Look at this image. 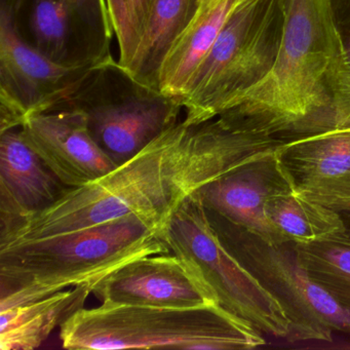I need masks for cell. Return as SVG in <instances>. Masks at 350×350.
Returning <instances> with one entry per match:
<instances>
[{
  "label": "cell",
  "instance_id": "1",
  "mask_svg": "<svg viewBox=\"0 0 350 350\" xmlns=\"http://www.w3.org/2000/svg\"><path fill=\"white\" fill-rule=\"evenodd\" d=\"M284 140L237 130L220 118L180 120L124 165L0 232V245L77 230L136 214L165 226L202 186Z\"/></svg>",
  "mask_w": 350,
  "mask_h": 350
},
{
  "label": "cell",
  "instance_id": "2",
  "mask_svg": "<svg viewBox=\"0 0 350 350\" xmlns=\"http://www.w3.org/2000/svg\"><path fill=\"white\" fill-rule=\"evenodd\" d=\"M273 68L219 116L237 130L292 141L336 129L341 46L329 0H284Z\"/></svg>",
  "mask_w": 350,
  "mask_h": 350
},
{
  "label": "cell",
  "instance_id": "3",
  "mask_svg": "<svg viewBox=\"0 0 350 350\" xmlns=\"http://www.w3.org/2000/svg\"><path fill=\"white\" fill-rule=\"evenodd\" d=\"M163 227L131 214L77 230L0 245V310L70 286L95 284L133 260L171 253Z\"/></svg>",
  "mask_w": 350,
  "mask_h": 350
},
{
  "label": "cell",
  "instance_id": "4",
  "mask_svg": "<svg viewBox=\"0 0 350 350\" xmlns=\"http://www.w3.org/2000/svg\"><path fill=\"white\" fill-rule=\"evenodd\" d=\"M70 350L253 349L262 332L216 303L190 308L101 304L81 308L60 327Z\"/></svg>",
  "mask_w": 350,
  "mask_h": 350
},
{
  "label": "cell",
  "instance_id": "5",
  "mask_svg": "<svg viewBox=\"0 0 350 350\" xmlns=\"http://www.w3.org/2000/svg\"><path fill=\"white\" fill-rule=\"evenodd\" d=\"M284 0H243L225 22L181 102L184 120L218 118L273 68L284 34Z\"/></svg>",
  "mask_w": 350,
  "mask_h": 350
},
{
  "label": "cell",
  "instance_id": "6",
  "mask_svg": "<svg viewBox=\"0 0 350 350\" xmlns=\"http://www.w3.org/2000/svg\"><path fill=\"white\" fill-rule=\"evenodd\" d=\"M83 112L100 148L124 165L179 122L181 100L135 79L109 57L94 65L56 109Z\"/></svg>",
  "mask_w": 350,
  "mask_h": 350
},
{
  "label": "cell",
  "instance_id": "7",
  "mask_svg": "<svg viewBox=\"0 0 350 350\" xmlns=\"http://www.w3.org/2000/svg\"><path fill=\"white\" fill-rule=\"evenodd\" d=\"M224 247L284 309L290 342H331L334 332L350 334V309L340 304L307 271L296 243L273 245L204 208Z\"/></svg>",
  "mask_w": 350,
  "mask_h": 350
},
{
  "label": "cell",
  "instance_id": "8",
  "mask_svg": "<svg viewBox=\"0 0 350 350\" xmlns=\"http://www.w3.org/2000/svg\"><path fill=\"white\" fill-rule=\"evenodd\" d=\"M167 245L217 304L262 333L288 338L290 321L275 298L224 247L204 206L190 196L163 227Z\"/></svg>",
  "mask_w": 350,
  "mask_h": 350
},
{
  "label": "cell",
  "instance_id": "9",
  "mask_svg": "<svg viewBox=\"0 0 350 350\" xmlns=\"http://www.w3.org/2000/svg\"><path fill=\"white\" fill-rule=\"evenodd\" d=\"M28 46L58 64L94 66L111 57L107 0H1Z\"/></svg>",
  "mask_w": 350,
  "mask_h": 350
},
{
  "label": "cell",
  "instance_id": "10",
  "mask_svg": "<svg viewBox=\"0 0 350 350\" xmlns=\"http://www.w3.org/2000/svg\"><path fill=\"white\" fill-rule=\"evenodd\" d=\"M89 67H67L46 58L16 33L11 14L0 8V134L21 128L28 116L58 108Z\"/></svg>",
  "mask_w": 350,
  "mask_h": 350
},
{
  "label": "cell",
  "instance_id": "11",
  "mask_svg": "<svg viewBox=\"0 0 350 350\" xmlns=\"http://www.w3.org/2000/svg\"><path fill=\"white\" fill-rule=\"evenodd\" d=\"M280 146L260 153L204 184L192 196L206 210L268 243L280 245L291 241L270 221L266 211L271 198L295 191L278 157Z\"/></svg>",
  "mask_w": 350,
  "mask_h": 350
},
{
  "label": "cell",
  "instance_id": "12",
  "mask_svg": "<svg viewBox=\"0 0 350 350\" xmlns=\"http://www.w3.org/2000/svg\"><path fill=\"white\" fill-rule=\"evenodd\" d=\"M93 294L105 305L190 308L215 303L173 253L120 266L93 284Z\"/></svg>",
  "mask_w": 350,
  "mask_h": 350
},
{
  "label": "cell",
  "instance_id": "13",
  "mask_svg": "<svg viewBox=\"0 0 350 350\" xmlns=\"http://www.w3.org/2000/svg\"><path fill=\"white\" fill-rule=\"evenodd\" d=\"M21 131L26 142L67 187L87 185L118 167L94 140L79 110L31 114Z\"/></svg>",
  "mask_w": 350,
  "mask_h": 350
},
{
  "label": "cell",
  "instance_id": "14",
  "mask_svg": "<svg viewBox=\"0 0 350 350\" xmlns=\"http://www.w3.org/2000/svg\"><path fill=\"white\" fill-rule=\"evenodd\" d=\"M278 153L295 192L336 212L350 206V128L288 141Z\"/></svg>",
  "mask_w": 350,
  "mask_h": 350
},
{
  "label": "cell",
  "instance_id": "15",
  "mask_svg": "<svg viewBox=\"0 0 350 350\" xmlns=\"http://www.w3.org/2000/svg\"><path fill=\"white\" fill-rule=\"evenodd\" d=\"M68 189L26 142L21 128L0 134V231L46 210Z\"/></svg>",
  "mask_w": 350,
  "mask_h": 350
},
{
  "label": "cell",
  "instance_id": "16",
  "mask_svg": "<svg viewBox=\"0 0 350 350\" xmlns=\"http://www.w3.org/2000/svg\"><path fill=\"white\" fill-rule=\"evenodd\" d=\"M243 0H204L161 65L159 89L182 100L196 71L206 58L225 22Z\"/></svg>",
  "mask_w": 350,
  "mask_h": 350
},
{
  "label": "cell",
  "instance_id": "17",
  "mask_svg": "<svg viewBox=\"0 0 350 350\" xmlns=\"http://www.w3.org/2000/svg\"><path fill=\"white\" fill-rule=\"evenodd\" d=\"M94 284L60 291L40 300L0 310V349L33 350L85 307Z\"/></svg>",
  "mask_w": 350,
  "mask_h": 350
},
{
  "label": "cell",
  "instance_id": "18",
  "mask_svg": "<svg viewBox=\"0 0 350 350\" xmlns=\"http://www.w3.org/2000/svg\"><path fill=\"white\" fill-rule=\"evenodd\" d=\"M200 7V0H154L136 54L126 69L144 85L159 89L161 65Z\"/></svg>",
  "mask_w": 350,
  "mask_h": 350
},
{
  "label": "cell",
  "instance_id": "19",
  "mask_svg": "<svg viewBox=\"0 0 350 350\" xmlns=\"http://www.w3.org/2000/svg\"><path fill=\"white\" fill-rule=\"evenodd\" d=\"M266 211L284 237L296 243L329 241L344 230L339 213L295 191L271 198Z\"/></svg>",
  "mask_w": 350,
  "mask_h": 350
},
{
  "label": "cell",
  "instance_id": "20",
  "mask_svg": "<svg viewBox=\"0 0 350 350\" xmlns=\"http://www.w3.org/2000/svg\"><path fill=\"white\" fill-rule=\"evenodd\" d=\"M308 273L350 309V247L332 241L296 243Z\"/></svg>",
  "mask_w": 350,
  "mask_h": 350
},
{
  "label": "cell",
  "instance_id": "21",
  "mask_svg": "<svg viewBox=\"0 0 350 350\" xmlns=\"http://www.w3.org/2000/svg\"><path fill=\"white\" fill-rule=\"evenodd\" d=\"M332 19L341 46L336 96V129L350 128V0H329Z\"/></svg>",
  "mask_w": 350,
  "mask_h": 350
},
{
  "label": "cell",
  "instance_id": "22",
  "mask_svg": "<svg viewBox=\"0 0 350 350\" xmlns=\"http://www.w3.org/2000/svg\"><path fill=\"white\" fill-rule=\"evenodd\" d=\"M107 5L109 8L110 16H111L114 36H116L118 48H120L118 62L122 66L126 68L134 58L136 46H135L134 38H133L126 1L124 0H107Z\"/></svg>",
  "mask_w": 350,
  "mask_h": 350
},
{
  "label": "cell",
  "instance_id": "23",
  "mask_svg": "<svg viewBox=\"0 0 350 350\" xmlns=\"http://www.w3.org/2000/svg\"><path fill=\"white\" fill-rule=\"evenodd\" d=\"M124 1H126V10H128L129 19H130L133 38H134L137 52L141 36L144 31L154 0H124Z\"/></svg>",
  "mask_w": 350,
  "mask_h": 350
},
{
  "label": "cell",
  "instance_id": "24",
  "mask_svg": "<svg viewBox=\"0 0 350 350\" xmlns=\"http://www.w3.org/2000/svg\"><path fill=\"white\" fill-rule=\"evenodd\" d=\"M343 221L344 230L331 239L332 243H341L350 247V206L338 212Z\"/></svg>",
  "mask_w": 350,
  "mask_h": 350
},
{
  "label": "cell",
  "instance_id": "25",
  "mask_svg": "<svg viewBox=\"0 0 350 350\" xmlns=\"http://www.w3.org/2000/svg\"><path fill=\"white\" fill-rule=\"evenodd\" d=\"M202 1H204V0H200V3H202Z\"/></svg>",
  "mask_w": 350,
  "mask_h": 350
}]
</instances>
